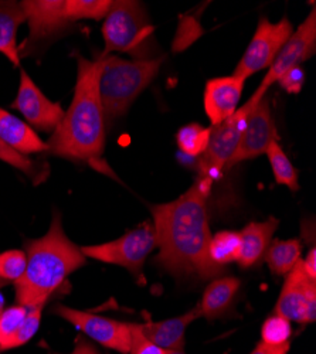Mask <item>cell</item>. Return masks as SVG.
<instances>
[{
  "label": "cell",
  "mask_w": 316,
  "mask_h": 354,
  "mask_svg": "<svg viewBox=\"0 0 316 354\" xmlns=\"http://www.w3.org/2000/svg\"><path fill=\"white\" fill-rule=\"evenodd\" d=\"M292 33L294 26L286 17L278 23H271L267 17H261L255 35L251 39V43L241 57L233 75L245 81L252 74L271 67L278 53Z\"/></svg>",
  "instance_id": "cell-8"
},
{
  "label": "cell",
  "mask_w": 316,
  "mask_h": 354,
  "mask_svg": "<svg viewBox=\"0 0 316 354\" xmlns=\"http://www.w3.org/2000/svg\"><path fill=\"white\" fill-rule=\"evenodd\" d=\"M131 350L129 354H166V350L148 340L139 330V326L131 323Z\"/></svg>",
  "instance_id": "cell-30"
},
{
  "label": "cell",
  "mask_w": 316,
  "mask_h": 354,
  "mask_svg": "<svg viewBox=\"0 0 316 354\" xmlns=\"http://www.w3.org/2000/svg\"><path fill=\"white\" fill-rule=\"evenodd\" d=\"M8 283L6 282H3V281H0V289L2 288H5ZM5 309V298H3V295L0 293V313H2V310Z\"/></svg>",
  "instance_id": "cell-35"
},
{
  "label": "cell",
  "mask_w": 316,
  "mask_h": 354,
  "mask_svg": "<svg viewBox=\"0 0 316 354\" xmlns=\"http://www.w3.org/2000/svg\"><path fill=\"white\" fill-rule=\"evenodd\" d=\"M28 306L15 305L0 313V351L17 347V339Z\"/></svg>",
  "instance_id": "cell-23"
},
{
  "label": "cell",
  "mask_w": 316,
  "mask_h": 354,
  "mask_svg": "<svg viewBox=\"0 0 316 354\" xmlns=\"http://www.w3.org/2000/svg\"><path fill=\"white\" fill-rule=\"evenodd\" d=\"M113 2L111 0H67L66 9L71 21L81 19H105Z\"/></svg>",
  "instance_id": "cell-26"
},
{
  "label": "cell",
  "mask_w": 316,
  "mask_h": 354,
  "mask_svg": "<svg viewBox=\"0 0 316 354\" xmlns=\"http://www.w3.org/2000/svg\"><path fill=\"white\" fill-rule=\"evenodd\" d=\"M12 108L17 109L32 127L43 132H54L64 116L62 105L51 102L26 71H21L19 93Z\"/></svg>",
  "instance_id": "cell-13"
},
{
  "label": "cell",
  "mask_w": 316,
  "mask_h": 354,
  "mask_svg": "<svg viewBox=\"0 0 316 354\" xmlns=\"http://www.w3.org/2000/svg\"><path fill=\"white\" fill-rule=\"evenodd\" d=\"M315 50H316V10L315 8H312L309 16L304 20L302 24H299L297 32L291 35V37L286 40V43L278 53L277 58L271 64L260 86L268 90V88L272 84H275L279 80V77L284 75L286 71L294 67H301L304 62H306L309 57L315 54Z\"/></svg>",
  "instance_id": "cell-12"
},
{
  "label": "cell",
  "mask_w": 316,
  "mask_h": 354,
  "mask_svg": "<svg viewBox=\"0 0 316 354\" xmlns=\"http://www.w3.org/2000/svg\"><path fill=\"white\" fill-rule=\"evenodd\" d=\"M210 128H205L198 124H189L179 129L176 142L180 152L190 158L202 156L209 145Z\"/></svg>",
  "instance_id": "cell-25"
},
{
  "label": "cell",
  "mask_w": 316,
  "mask_h": 354,
  "mask_svg": "<svg viewBox=\"0 0 316 354\" xmlns=\"http://www.w3.org/2000/svg\"><path fill=\"white\" fill-rule=\"evenodd\" d=\"M166 354H185L183 350H166Z\"/></svg>",
  "instance_id": "cell-36"
},
{
  "label": "cell",
  "mask_w": 316,
  "mask_h": 354,
  "mask_svg": "<svg viewBox=\"0 0 316 354\" xmlns=\"http://www.w3.org/2000/svg\"><path fill=\"white\" fill-rule=\"evenodd\" d=\"M244 80L236 75L209 80L205 88V111L212 125H217L239 109Z\"/></svg>",
  "instance_id": "cell-15"
},
{
  "label": "cell",
  "mask_w": 316,
  "mask_h": 354,
  "mask_svg": "<svg viewBox=\"0 0 316 354\" xmlns=\"http://www.w3.org/2000/svg\"><path fill=\"white\" fill-rule=\"evenodd\" d=\"M54 313L71 323L80 332L85 333L104 347L112 348L121 354H129L131 350V323H122L102 317L85 310H77L59 305Z\"/></svg>",
  "instance_id": "cell-9"
},
{
  "label": "cell",
  "mask_w": 316,
  "mask_h": 354,
  "mask_svg": "<svg viewBox=\"0 0 316 354\" xmlns=\"http://www.w3.org/2000/svg\"><path fill=\"white\" fill-rule=\"evenodd\" d=\"M277 82L290 94H298L301 93L305 82V73L301 67H294L286 71L284 75H281Z\"/></svg>",
  "instance_id": "cell-31"
},
{
  "label": "cell",
  "mask_w": 316,
  "mask_h": 354,
  "mask_svg": "<svg viewBox=\"0 0 316 354\" xmlns=\"http://www.w3.org/2000/svg\"><path fill=\"white\" fill-rule=\"evenodd\" d=\"M78 74L73 102L59 127L53 132L47 152L55 156L101 163L105 146V115L102 111L98 82L102 58L87 60L77 55Z\"/></svg>",
  "instance_id": "cell-2"
},
{
  "label": "cell",
  "mask_w": 316,
  "mask_h": 354,
  "mask_svg": "<svg viewBox=\"0 0 316 354\" xmlns=\"http://www.w3.org/2000/svg\"><path fill=\"white\" fill-rule=\"evenodd\" d=\"M266 88L258 86L251 100L237 109L233 116H230L228 120L217 125H212L207 149L198 160L202 177H206V179L213 182L224 169H227L228 162L232 160L239 149L250 111L258 101L266 97Z\"/></svg>",
  "instance_id": "cell-6"
},
{
  "label": "cell",
  "mask_w": 316,
  "mask_h": 354,
  "mask_svg": "<svg viewBox=\"0 0 316 354\" xmlns=\"http://www.w3.org/2000/svg\"><path fill=\"white\" fill-rule=\"evenodd\" d=\"M26 16L17 3H0V53L9 58L13 66H19L20 55L16 44L19 26Z\"/></svg>",
  "instance_id": "cell-20"
},
{
  "label": "cell",
  "mask_w": 316,
  "mask_h": 354,
  "mask_svg": "<svg viewBox=\"0 0 316 354\" xmlns=\"http://www.w3.org/2000/svg\"><path fill=\"white\" fill-rule=\"evenodd\" d=\"M267 156L275 177V182L278 185L286 186L290 190L297 192L299 189V183H298V170L292 166L291 160L288 159V156L285 155V152L282 151V147L279 146V143L275 140L272 142L268 149H267Z\"/></svg>",
  "instance_id": "cell-24"
},
{
  "label": "cell",
  "mask_w": 316,
  "mask_h": 354,
  "mask_svg": "<svg viewBox=\"0 0 316 354\" xmlns=\"http://www.w3.org/2000/svg\"><path fill=\"white\" fill-rule=\"evenodd\" d=\"M275 313L298 323H312L316 319V281L305 274L301 259L286 275Z\"/></svg>",
  "instance_id": "cell-10"
},
{
  "label": "cell",
  "mask_w": 316,
  "mask_h": 354,
  "mask_svg": "<svg viewBox=\"0 0 316 354\" xmlns=\"http://www.w3.org/2000/svg\"><path fill=\"white\" fill-rule=\"evenodd\" d=\"M290 343H285L281 346H270L266 343H260L251 354H288Z\"/></svg>",
  "instance_id": "cell-32"
},
{
  "label": "cell",
  "mask_w": 316,
  "mask_h": 354,
  "mask_svg": "<svg viewBox=\"0 0 316 354\" xmlns=\"http://www.w3.org/2000/svg\"><path fill=\"white\" fill-rule=\"evenodd\" d=\"M291 333V322L277 313L264 322L261 329L263 343L270 346H281L285 343H290Z\"/></svg>",
  "instance_id": "cell-27"
},
{
  "label": "cell",
  "mask_w": 316,
  "mask_h": 354,
  "mask_svg": "<svg viewBox=\"0 0 316 354\" xmlns=\"http://www.w3.org/2000/svg\"><path fill=\"white\" fill-rule=\"evenodd\" d=\"M301 265H302V270L305 271V274L309 278L316 281V251H315V248H312L308 252L306 258L304 261H301Z\"/></svg>",
  "instance_id": "cell-33"
},
{
  "label": "cell",
  "mask_w": 316,
  "mask_h": 354,
  "mask_svg": "<svg viewBox=\"0 0 316 354\" xmlns=\"http://www.w3.org/2000/svg\"><path fill=\"white\" fill-rule=\"evenodd\" d=\"M301 257V243L299 240L275 241L270 244L266 251V261L272 274L279 277L288 275Z\"/></svg>",
  "instance_id": "cell-21"
},
{
  "label": "cell",
  "mask_w": 316,
  "mask_h": 354,
  "mask_svg": "<svg viewBox=\"0 0 316 354\" xmlns=\"http://www.w3.org/2000/svg\"><path fill=\"white\" fill-rule=\"evenodd\" d=\"M30 27L28 43L57 35L70 23L64 0H26L19 3Z\"/></svg>",
  "instance_id": "cell-14"
},
{
  "label": "cell",
  "mask_w": 316,
  "mask_h": 354,
  "mask_svg": "<svg viewBox=\"0 0 316 354\" xmlns=\"http://www.w3.org/2000/svg\"><path fill=\"white\" fill-rule=\"evenodd\" d=\"M0 160H3L5 163L24 171L28 177H32L33 182H39L41 173L37 170V165L28 159L26 155L19 153L17 151H15L13 147H10L9 145H6L2 139H0Z\"/></svg>",
  "instance_id": "cell-29"
},
{
  "label": "cell",
  "mask_w": 316,
  "mask_h": 354,
  "mask_svg": "<svg viewBox=\"0 0 316 354\" xmlns=\"http://www.w3.org/2000/svg\"><path fill=\"white\" fill-rule=\"evenodd\" d=\"M26 254L19 250H10L0 254V281L9 283L17 282L26 271Z\"/></svg>",
  "instance_id": "cell-28"
},
{
  "label": "cell",
  "mask_w": 316,
  "mask_h": 354,
  "mask_svg": "<svg viewBox=\"0 0 316 354\" xmlns=\"http://www.w3.org/2000/svg\"><path fill=\"white\" fill-rule=\"evenodd\" d=\"M212 183L200 177L179 198L152 205L156 241L160 247L158 262L171 274L209 279L223 272L209 257L212 232L206 197Z\"/></svg>",
  "instance_id": "cell-1"
},
{
  "label": "cell",
  "mask_w": 316,
  "mask_h": 354,
  "mask_svg": "<svg viewBox=\"0 0 316 354\" xmlns=\"http://www.w3.org/2000/svg\"><path fill=\"white\" fill-rule=\"evenodd\" d=\"M26 271L15 282L17 305H46L66 278L85 265V257L63 230L62 217L54 213L44 237L26 243Z\"/></svg>",
  "instance_id": "cell-3"
},
{
  "label": "cell",
  "mask_w": 316,
  "mask_h": 354,
  "mask_svg": "<svg viewBox=\"0 0 316 354\" xmlns=\"http://www.w3.org/2000/svg\"><path fill=\"white\" fill-rule=\"evenodd\" d=\"M0 139L21 155L47 152V143L30 127L3 108H0Z\"/></svg>",
  "instance_id": "cell-18"
},
{
  "label": "cell",
  "mask_w": 316,
  "mask_h": 354,
  "mask_svg": "<svg viewBox=\"0 0 316 354\" xmlns=\"http://www.w3.org/2000/svg\"><path fill=\"white\" fill-rule=\"evenodd\" d=\"M105 50L102 55L118 51L127 53L136 62L152 60L154 27L149 17L138 2L120 0L113 2L102 26Z\"/></svg>",
  "instance_id": "cell-5"
},
{
  "label": "cell",
  "mask_w": 316,
  "mask_h": 354,
  "mask_svg": "<svg viewBox=\"0 0 316 354\" xmlns=\"http://www.w3.org/2000/svg\"><path fill=\"white\" fill-rule=\"evenodd\" d=\"M200 316L202 315H200V308L197 305L194 309L182 316L163 322L142 323L138 326L143 336L163 350H183L186 329L192 322Z\"/></svg>",
  "instance_id": "cell-16"
},
{
  "label": "cell",
  "mask_w": 316,
  "mask_h": 354,
  "mask_svg": "<svg viewBox=\"0 0 316 354\" xmlns=\"http://www.w3.org/2000/svg\"><path fill=\"white\" fill-rule=\"evenodd\" d=\"M240 289V281L233 277L220 278L212 282L203 293V299L198 304L200 315L214 320L227 312L233 304Z\"/></svg>",
  "instance_id": "cell-19"
},
{
  "label": "cell",
  "mask_w": 316,
  "mask_h": 354,
  "mask_svg": "<svg viewBox=\"0 0 316 354\" xmlns=\"http://www.w3.org/2000/svg\"><path fill=\"white\" fill-rule=\"evenodd\" d=\"M156 245L158 241L154 224L143 223L115 241L81 247V252L84 257H90L105 263L120 265L138 278L142 275L147 257Z\"/></svg>",
  "instance_id": "cell-7"
},
{
  "label": "cell",
  "mask_w": 316,
  "mask_h": 354,
  "mask_svg": "<svg viewBox=\"0 0 316 354\" xmlns=\"http://www.w3.org/2000/svg\"><path fill=\"white\" fill-rule=\"evenodd\" d=\"M101 58L98 91L102 111L106 120H118L158 75L162 58L147 62H128L115 55Z\"/></svg>",
  "instance_id": "cell-4"
},
{
  "label": "cell",
  "mask_w": 316,
  "mask_h": 354,
  "mask_svg": "<svg viewBox=\"0 0 316 354\" xmlns=\"http://www.w3.org/2000/svg\"><path fill=\"white\" fill-rule=\"evenodd\" d=\"M240 247V232L221 231L212 235L209 244V257L216 265L224 268V265L239 261Z\"/></svg>",
  "instance_id": "cell-22"
},
{
  "label": "cell",
  "mask_w": 316,
  "mask_h": 354,
  "mask_svg": "<svg viewBox=\"0 0 316 354\" xmlns=\"http://www.w3.org/2000/svg\"><path fill=\"white\" fill-rule=\"evenodd\" d=\"M277 218H268L263 223H250L240 232V257L239 263L243 268H251L260 261L268 250L272 235L278 228Z\"/></svg>",
  "instance_id": "cell-17"
},
{
  "label": "cell",
  "mask_w": 316,
  "mask_h": 354,
  "mask_svg": "<svg viewBox=\"0 0 316 354\" xmlns=\"http://www.w3.org/2000/svg\"><path fill=\"white\" fill-rule=\"evenodd\" d=\"M275 140L277 131L272 121L270 101L268 98L263 97L250 111L239 149L236 151L232 160L228 162L227 169L244 160L261 156L267 152L268 146Z\"/></svg>",
  "instance_id": "cell-11"
},
{
  "label": "cell",
  "mask_w": 316,
  "mask_h": 354,
  "mask_svg": "<svg viewBox=\"0 0 316 354\" xmlns=\"http://www.w3.org/2000/svg\"><path fill=\"white\" fill-rule=\"evenodd\" d=\"M70 354H100V353H98L97 348H95L91 343H89L87 340L78 339L75 348H74Z\"/></svg>",
  "instance_id": "cell-34"
}]
</instances>
